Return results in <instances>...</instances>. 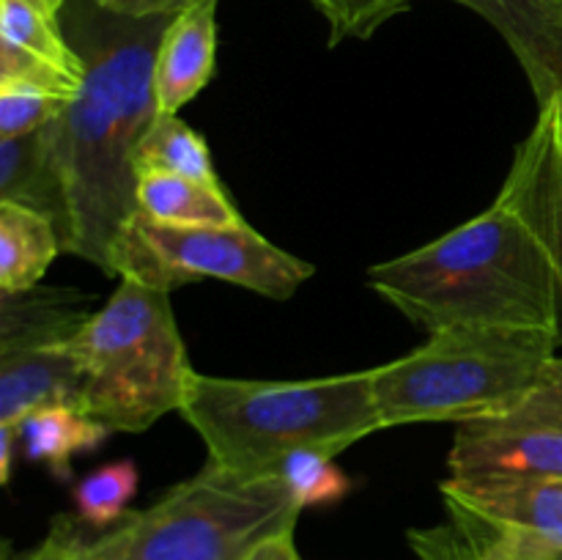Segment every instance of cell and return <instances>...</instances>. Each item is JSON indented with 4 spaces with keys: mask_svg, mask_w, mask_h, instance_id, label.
<instances>
[{
    "mask_svg": "<svg viewBox=\"0 0 562 560\" xmlns=\"http://www.w3.org/2000/svg\"><path fill=\"white\" fill-rule=\"evenodd\" d=\"M173 16L119 14L97 0H69L60 11L86 75L47 124L66 195L58 234L64 253L108 275L137 214V148L159 115L154 69Z\"/></svg>",
    "mask_w": 562,
    "mask_h": 560,
    "instance_id": "6da1fadb",
    "label": "cell"
},
{
    "mask_svg": "<svg viewBox=\"0 0 562 560\" xmlns=\"http://www.w3.org/2000/svg\"><path fill=\"white\" fill-rule=\"evenodd\" d=\"M368 285L426 333L448 327L562 333L552 261L536 231L499 201L439 239L371 267Z\"/></svg>",
    "mask_w": 562,
    "mask_h": 560,
    "instance_id": "7a4b0ae2",
    "label": "cell"
},
{
    "mask_svg": "<svg viewBox=\"0 0 562 560\" xmlns=\"http://www.w3.org/2000/svg\"><path fill=\"white\" fill-rule=\"evenodd\" d=\"M179 415L201 434L209 464L239 475H278L285 456L324 448L338 456L382 432L373 368L300 382L192 373Z\"/></svg>",
    "mask_w": 562,
    "mask_h": 560,
    "instance_id": "3957f363",
    "label": "cell"
},
{
    "mask_svg": "<svg viewBox=\"0 0 562 560\" xmlns=\"http://www.w3.org/2000/svg\"><path fill=\"white\" fill-rule=\"evenodd\" d=\"M562 333L543 327H448L428 333L409 355L373 368V399L382 426L472 423L519 404Z\"/></svg>",
    "mask_w": 562,
    "mask_h": 560,
    "instance_id": "277c9868",
    "label": "cell"
},
{
    "mask_svg": "<svg viewBox=\"0 0 562 560\" xmlns=\"http://www.w3.org/2000/svg\"><path fill=\"white\" fill-rule=\"evenodd\" d=\"M80 410L110 432L140 434L179 412L195 373L168 291L121 278L75 338Z\"/></svg>",
    "mask_w": 562,
    "mask_h": 560,
    "instance_id": "5b68a950",
    "label": "cell"
},
{
    "mask_svg": "<svg viewBox=\"0 0 562 560\" xmlns=\"http://www.w3.org/2000/svg\"><path fill=\"white\" fill-rule=\"evenodd\" d=\"M300 514L280 475H239L206 461L97 541L110 560H247L269 538L294 530Z\"/></svg>",
    "mask_w": 562,
    "mask_h": 560,
    "instance_id": "8992f818",
    "label": "cell"
},
{
    "mask_svg": "<svg viewBox=\"0 0 562 560\" xmlns=\"http://www.w3.org/2000/svg\"><path fill=\"white\" fill-rule=\"evenodd\" d=\"M313 264L239 225H162L140 212L126 228L113 261V275L159 291H173L198 280H223L269 300H291Z\"/></svg>",
    "mask_w": 562,
    "mask_h": 560,
    "instance_id": "52a82bcc",
    "label": "cell"
},
{
    "mask_svg": "<svg viewBox=\"0 0 562 560\" xmlns=\"http://www.w3.org/2000/svg\"><path fill=\"white\" fill-rule=\"evenodd\" d=\"M86 302L80 291L38 285L0 296V423L53 404L80 410L75 338L93 313Z\"/></svg>",
    "mask_w": 562,
    "mask_h": 560,
    "instance_id": "ba28073f",
    "label": "cell"
},
{
    "mask_svg": "<svg viewBox=\"0 0 562 560\" xmlns=\"http://www.w3.org/2000/svg\"><path fill=\"white\" fill-rule=\"evenodd\" d=\"M453 478L532 475L562 478V357L508 412L461 423L448 456Z\"/></svg>",
    "mask_w": 562,
    "mask_h": 560,
    "instance_id": "9c48e42d",
    "label": "cell"
},
{
    "mask_svg": "<svg viewBox=\"0 0 562 560\" xmlns=\"http://www.w3.org/2000/svg\"><path fill=\"white\" fill-rule=\"evenodd\" d=\"M538 119L516 146L497 201L514 209L541 239L554 267L562 307V99L543 93Z\"/></svg>",
    "mask_w": 562,
    "mask_h": 560,
    "instance_id": "30bf717a",
    "label": "cell"
},
{
    "mask_svg": "<svg viewBox=\"0 0 562 560\" xmlns=\"http://www.w3.org/2000/svg\"><path fill=\"white\" fill-rule=\"evenodd\" d=\"M86 66L49 0H0V82H31L64 99L80 93Z\"/></svg>",
    "mask_w": 562,
    "mask_h": 560,
    "instance_id": "8fae6325",
    "label": "cell"
},
{
    "mask_svg": "<svg viewBox=\"0 0 562 560\" xmlns=\"http://www.w3.org/2000/svg\"><path fill=\"white\" fill-rule=\"evenodd\" d=\"M445 508L562 547V478L472 475L439 483Z\"/></svg>",
    "mask_w": 562,
    "mask_h": 560,
    "instance_id": "7c38bea8",
    "label": "cell"
},
{
    "mask_svg": "<svg viewBox=\"0 0 562 560\" xmlns=\"http://www.w3.org/2000/svg\"><path fill=\"white\" fill-rule=\"evenodd\" d=\"M503 36L530 80L532 93L562 99V0H453Z\"/></svg>",
    "mask_w": 562,
    "mask_h": 560,
    "instance_id": "4fadbf2b",
    "label": "cell"
},
{
    "mask_svg": "<svg viewBox=\"0 0 562 560\" xmlns=\"http://www.w3.org/2000/svg\"><path fill=\"white\" fill-rule=\"evenodd\" d=\"M217 3L198 0L179 11L159 44L154 93L162 115H179L209 86L217 60Z\"/></svg>",
    "mask_w": 562,
    "mask_h": 560,
    "instance_id": "5bb4252c",
    "label": "cell"
},
{
    "mask_svg": "<svg viewBox=\"0 0 562 560\" xmlns=\"http://www.w3.org/2000/svg\"><path fill=\"white\" fill-rule=\"evenodd\" d=\"M0 201L38 209L49 214L60 231L66 195L47 126L27 135L0 137Z\"/></svg>",
    "mask_w": 562,
    "mask_h": 560,
    "instance_id": "9a60e30c",
    "label": "cell"
},
{
    "mask_svg": "<svg viewBox=\"0 0 562 560\" xmlns=\"http://www.w3.org/2000/svg\"><path fill=\"white\" fill-rule=\"evenodd\" d=\"M64 253L58 225L49 214L0 201V291L20 294L42 283Z\"/></svg>",
    "mask_w": 562,
    "mask_h": 560,
    "instance_id": "2e32d148",
    "label": "cell"
},
{
    "mask_svg": "<svg viewBox=\"0 0 562 560\" xmlns=\"http://www.w3.org/2000/svg\"><path fill=\"white\" fill-rule=\"evenodd\" d=\"M16 428L25 459L44 464L58 481H71V459L77 453L99 448L113 434L104 423L69 404L42 406L22 417Z\"/></svg>",
    "mask_w": 562,
    "mask_h": 560,
    "instance_id": "e0dca14e",
    "label": "cell"
},
{
    "mask_svg": "<svg viewBox=\"0 0 562 560\" xmlns=\"http://www.w3.org/2000/svg\"><path fill=\"white\" fill-rule=\"evenodd\" d=\"M137 212L162 225H239L245 223L223 184H201L176 173L148 170L137 179Z\"/></svg>",
    "mask_w": 562,
    "mask_h": 560,
    "instance_id": "ac0fdd59",
    "label": "cell"
},
{
    "mask_svg": "<svg viewBox=\"0 0 562 560\" xmlns=\"http://www.w3.org/2000/svg\"><path fill=\"white\" fill-rule=\"evenodd\" d=\"M148 170L184 176L201 184H220L206 141L179 115L159 113L148 126L137 148V173H148Z\"/></svg>",
    "mask_w": 562,
    "mask_h": 560,
    "instance_id": "d6986e66",
    "label": "cell"
},
{
    "mask_svg": "<svg viewBox=\"0 0 562 560\" xmlns=\"http://www.w3.org/2000/svg\"><path fill=\"white\" fill-rule=\"evenodd\" d=\"M140 472L132 459L108 461L86 472L71 489L77 519L91 527H113L126 516V505L137 494Z\"/></svg>",
    "mask_w": 562,
    "mask_h": 560,
    "instance_id": "ffe728a7",
    "label": "cell"
},
{
    "mask_svg": "<svg viewBox=\"0 0 562 560\" xmlns=\"http://www.w3.org/2000/svg\"><path fill=\"white\" fill-rule=\"evenodd\" d=\"M278 475L291 489L302 511L335 505L351 492L349 475L335 464V453L324 448L294 450L283 459Z\"/></svg>",
    "mask_w": 562,
    "mask_h": 560,
    "instance_id": "44dd1931",
    "label": "cell"
},
{
    "mask_svg": "<svg viewBox=\"0 0 562 560\" xmlns=\"http://www.w3.org/2000/svg\"><path fill=\"white\" fill-rule=\"evenodd\" d=\"M69 99L31 82H0V137L36 132L58 119Z\"/></svg>",
    "mask_w": 562,
    "mask_h": 560,
    "instance_id": "7402d4cb",
    "label": "cell"
},
{
    "mask_svg": "<svg viewBox=\"0 0 562 560\" xmlns=\"http://www.w3.org/2000/svg\"><path fill=\"white\" fill-rule=\"evenodd\" d=\"M327 16L333 44L344 38H368L395 14L409 9L412 0H313Z\"/></svg>",
    "mask_w": 562,
    "mask_h": 560,
    "instance_id": "603a6c76",
    "label": "cell"
},
{
    "mask_svg": "<svg viewBox=\"0 0 562 560\" xmlns=\"http://www.w3.org/2000/svg\"><path fill=\"white\" fill-rule=\"evenodd\" d=\"M82 547H86V541H82L80 527L75 525V519L71 516H58L47 536L36 547L5 560H75Z\"/></svg>",
    "mask_w": 562,
    "mask_h": 560,
    "instance_id": "cb8c5ba5",
    "label": "cell"
},
{
    "mask_svg": "<svg viewBox=\"0 0 562 560\" xmlns=\"http://www.w3.org/2000/svg\"><path fill=\"white\" fill-rule=\"evenodd\" d=\"M104 9L119 11V14L132 16H151V14H179L190 9L198 0H97Z\"/></svg>",
    "mask_w": 562,
    "mask_h": 560,
    "instance_id": "d4e9b609",
    "label": "cell"
},
{
    "mask_svg": "<svg viewBox=\"0 0 562 560\" xmlns=\"http://www.w3.org/2000/svg\"><path fill=\"white\" fill-rule=\"evenodd\" d=\"M247 560H302V555L296 552L294 530L269 538V541L261 544Z\"/></svg>",
    "mask_w": 562,
    "mask_h": 560,
    "instance_id": "484cf974",
    "label": "cell"
},
{
    "mask_svg": "<svg viewBox=\"0 0 562 560\" xmlns=\"http://www.w3.org/2000/svg\"><path fill=\"white\" fill-rule=\"evenodd\" d=\"M14 448H20V428L16 423H0V481H11Z\"/></svg>",
    "mask_w": 562,
    "mask_h": 560,
    "instance_id": "4316f807",
    "label": "cell"
},
{
    "mask_svg": "<svg viewBox=\"0 0 562 560\" xmlns=\"http://www.w3.org/2000/svg\"><path fill=\"white\" fill-rule=\"evenodd\" d=\"M75 560H110V555L99 547V541H86V547L77 552Z\"/></svg>",
    "mask_w": 562,
    "mask_h": 560,
    "instance_id": "83f0119b",
    "label": "cell"
},
{
    "mask_svg": "<svg viewBox=\"0 0 562 560\" xmlns=\"http://www.w3.org/2000/svg\"><path fill=\"white\" fill-rule=\"evenodd\" d=\"M547 560H562V547H558V549H552V552L547 555Z\"/></svg>",
    "mask_w": 562,
    "mask_h": 560,
    "instance_id": "f1b7e54d",
    "label": "cell"
},
{
    "mask_svg": "<svg viewBox=\"0 0 562 560\" xmlns=\"http://www.w3.org/2000/svg\"><path fill=\"white\" fill-rule=\"evenodd\" d=\"M49 3H53V5H58V9H60V11H64V5H66V3H69V0H49Z\"/></svg>",
    "mask_w": 562,
    "mask_h": 560,
    "instance_id": "f546056e",
    "label": "cell"
}]
</instances>
